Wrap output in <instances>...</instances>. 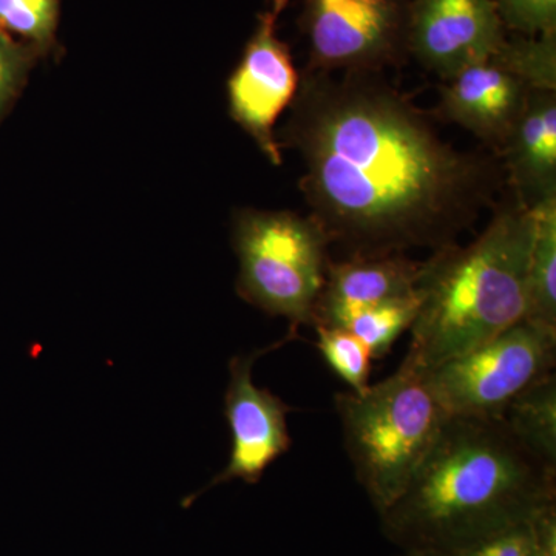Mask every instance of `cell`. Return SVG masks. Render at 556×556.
Returning a JSON list of instances; mask_svg holds the SVG:
<instances>
[{
	"mask_svg": "<svg viewBox=\"0 0 556 556\" xmlns=\"http://www.w3.org/2000/svg\"><path fill=\"white\" fill-rule=\"evenodd\" d=\"M422 262L407 254L329 262L313 327L342 328L357 311L415 294Z\"/></svg>",
	"mask_w": 556,
	"mask_h": 556,
	"instance_id": "obj_12",
	"label": "cell"
},
{
	"mask_svg": "<svg viewBox=\"0 0 556 556\" xmlns=\"http://www.w3.org/2000/svg\"><path fill=\"white\" fill-rule=\"evenodd\" d=\"M61 0H0V28L31 47L39 58L56 50Z\"/></svg>",
	"mask_w": 556,
	"mask_h": 556,
	"instance_id": "obj_18",
	"label": "cell"
},
{
	"mask_svg": "<svg viewBox=\"0 0 556 556\" xmlns=\"http://www.w3.org/2000/svg\"><path fill=\"white\" fill-rule=\"evenodd\" d=\"M495 0H409L408 58L447 80L506 42Z\"/></svg>",
	"mask_w": 556,
	"mask_h": 556,
	"instance_id": "obj_10",
	"label": "cell"
},
{
	"mask_svg": "<svg viewBox=\"0 0 556 556\" xmlns=\"http://www.w3.org/2000/svg\"><path fill=\"white\" fill-rule=\"evenodd\" d=\"M500 159L508 190L525 206L556 199V91L530 93Z\"/></svg>",
	"mask_w": 556,
	"mask_h": 556,
	"instance_id": "obj_13",
	"label": "cell"
},
{
	"mask_svg": "<svg viewBox=\"0 0 556 556\" xmlns=\"http://www.w3.org/2000/svg\"><path fill=\"white\" fill-rule=\"evenodd\" d=\"M501 420L522 447L556 470L555 372L544 376L515 397Z\"/></svg>",
	"mask_w": 556,
	"mask_h": 556,
	"instance_id": "obj_14",
	"label": "cell"
},
{
	"mask_svg": "<svg viewBox=\"0 0 556 556\" xmlns=\"http://www.w3.org/2000/svg\"><path fill=\"white\" fill-rule=\"evenodd\" d=\"M495 5L504 27L514 35L556 31V0H495Z\"/></svg>",
	"mask_w": 556,
	"mask_h": 556,
	"instance_id": "obj_22",
	"label": "cell"
},
{
	"mask_svg": "<svg viewBox=\"0 0 556 556\" xmlns=\"http://www.w3.org/2000/svg\"><path fill=\"white\" fill-rule=\"evenodd\" d=\"M334 407L357 482L382 515L407 490L450 416L426 369L407 358L362 393H336Z\"/></svg>",
	"mask_w": 556,
	"mask_h": 556,
	"instance_id": "obj_4",
	"label": "cell"
},
{
	"mask_svg": "<svg viewBox=\"0 0 556 556\" xmlns=\"http://www.w3.org/2000/svg\"><path fill=\"white\" fill-rule=\"evenodd\" d=\"M409 0H303L306 70L382 73L408 60Z\"/></svg>",
	"mask_w": 556,
	"mask_h": 556,
	"instance_id": "obj_7",
	"label": "cell"
},
{
	"mask_svg": "<svg viewBox=\"0 0 556 556\" xmlns=\"http://www.w3.org/2000/svg\"><path fill=\"white\" fill-rule=\"evenodd\" d=\"M38 60L31 47L0 28V121L13 108Z\"/></svg>",
	"mask_w": 556,
	"mask_h": 556,
	"instance_id": "obj_20",
	"label": "cell"
},
{
	"mask_svg": "<svg viewBox=\"0 0 556 556\" xmlns=\"http://www.w3.org/2000/svg\"><path fill=\"white\" fill-rule=\"evenodd\" d=\"M533 522L541 556H556V504L540 511Z\"/></svg>",
	"mask_w": 556,
	"mask_h": 556,
	"instance_id": "obj_23",
	"label": "cell"
},
{
	"mask_svg": "<svg viewBox=\"0 0 556 556\" xmlns=\"http://www.w3.org/2000/svg\"><path fill=\"white\" fill-rule=\"evenodd\" d=\"M399 556H419V555L405 554V552H402V555H399Z\"/></svg>",
	"mask_w": 556,
	"mask_h": 556,
	"instance_id": "obj_24",
	"label": "cell"
},
{
	"mask_svg": "<svg viewBox=\"0 0 556 556\" xmlns=\"http://www.w3.org/2000/svg\"><path fill=\"white\" fill-rule=\"evenodd\" d=\"M232 247L239 298L268 316L287 318L295 334L299 327H313L331 262V241L316 219L291 211L240 208L232 218Z\"/></svg>",
	"mask_w": 556,
	"mask_h": 556,
	"instance_id": "obj_5",
	"label": "cell"
},
{
	"mask_svg": "<svg viewBox=\"0 0 556 556\" xmlns=\"http://www.w3.org/2000/svg\"><path fill=\"white\" fill-rule=\"evenodd\" d=\"M289 2L268 0L228 80L230 118L274 166H280L283 159L276 137L277 123L294 100L300 83L291 50L278 36V21Z\"/></svg>",
	"mask_w": 556,
	"mask_h": 556,
	"instance_id": "obj_8",
	"label": "cell"
},
{
	"mask_svg": "<svg viewBox=\"0 0 556 556\" xmlns=\"http://www.w3.org/2000/svg\"><path fill=\"white\" fill-rule=\"evenodd\" d=\"M492 60L532 90L556 91V31L508 36Z\"/></svg>",
	"mask_w": 556,
	"mask_h": 556,
	"instance_id": "obj_17",
	"label": "cell"
},
{
	"mask_svg": "<svg viewBox=\"0 0 556 556\" xmlns=\"http://www.w3.org/2000/svg\"><path fill=\"white\" fill-rule=\"evenodd\" d=\"M555 364L556 331L522 318L427 375L450 417L501 419L515 397L554 372Z\"/></svg>",
	"mask_w": 556,
	"mask_h": 556,
	"instance_id": "obj_6",
	"label": "cell"
},
{
	"mask_svg": "<svg viewBox=\"0 0 556 556\" xmlns=\"http://www.w3.org/2000/svg\"><path fill=\"white\" fill-rule=\"evenodd\" d=\"M317 331V350L329 368L339 376L353 393L369 387L371 354L350 331L336 327H314Z\"/></svg>",
	"mask_w": 556,
	"mask_h": 556,
	"instance_id": "obj_19",
	"label": "cell"
},
{
	"mask_svg": "<svg viewBox=\"0 0 556 556\" xmlns=\"http://www.w3.org/2000/svg\"><path fill=\"white\" fill-rule=\"evenodd\" d=\"M276 137L302 163L299 186L346 257L457 243L503 195L490 150H459L382 73L306 70Z\"/></svg>",
	"mask_w": 556,
	"mask_h": 556,
	"instance_id": "obj_1",
	"label": "cell"
},
{
	"mask_svg": "<svg viewBox=\"0 0 556 556\" xmlns=\"http://www.w3.org/2000/svg\"><path fill=\"white\" fill-rule=\"evenodd\" d=\"M484 230L466 247L450 244L422 262L420 306L405 358L430 371L526 318L535 208L508 190Z\"/></svg>",
	"mask_w": 556,
	"mask_h": 556,
	"instance_id": "obj_3",
	"label": "cell"
},
{
	"mask_svg": "<svg viewBox=\"0 0 556 556\" xmlns=\"http://www.w3.org/2000/svg\"><path fill=\"white\" fill-rule=\"evenodd\" d=\"M533 519L481 538L466 546L428 556H541Z\"/></svg>",
	"mask_w": 556,
	"mask_h": 556,
	"instance_id": "obj_21",
	"label": "cell"
},
{
	"mask_svg": "<svg viewBox=\"0 0 556 556\" xmlns=\"http://www.w3.org/2000/svg\"><path fill=\"white\" fill-rule=\"evenodd\" d=\"M532 91L490 58L445 80L433 115L467 130L500 156Z\"/></svg>",
	"mask_w": 556,
	"mask_h": 556,
	"instance_id": "obj_11",
	"label": "cell"
},
{
	"mask_svg": "<svg viewBox=\"0 0 556 556\" xmlns=\"http://www.w3.org/2000/svg\"><path fill=\"white\" fill-rule=\"evenodd\" d=\"M535 208L536 230L527 278V320L556 331V199Z\"/></svg>",
	"mask_w": 556,
	"mask_h": 556,
	"instance_id": "obj_15",
	"label": "cell"
},
{
	"mask_svg": "<svg viewBox=\"0 0 556 556\" xmlns=\"http://www.w3.org/2000/svg\"><path fill=\"white\" fill-rule=\"evenodd\" d=\"M295 339L299 334L289 331L280 342L230 358L225 393V417L232 437L229 463L203 489L186 496L182 508L192 506L207 490L228 484L233 479L249 485L258 484L270 464L291 450L288 415L292 408L268 388L255 386L252 368L260 357Z\"/></svg>",
	"mask_w": 556,
	"mask_h": 556,
	"instance_id": "obj_9",
	"label": "cell"
},
{
	"mask_svg": "<svg viewBox=\"0 0 556 556\" xmlns=\"http://www.w3.org/2000/svg\"><path fill=\"white\" fill-rule=\"evenodd\" d=\"M419 306L420 295L416 291L408 298L388 300L357 311L342 328L368 348L372 361H380L390 353L396 340L409 331Z\"/></svg>",
	"mask_w": 556,
	"mask_h": 556,
	"instance_id": "obj_16",
	"label": "cell"
},
{
	"mask_svg": "<svg viewBox=\"0 0 556 556\" xmlns=\"http://www.w3.org/2000/svg\"><path fill=\"white\" fill-rule=\"evenodd\" d=\"M556 504V470L501 419L450 417L396 503L379 515L405 554L437 555L522 525Z\"/></svg>",
	"mask_w": 556,
	"mask_h": 556,
	"instance_id": "obj_2",
	"label": "cell"
}]
</instances>
